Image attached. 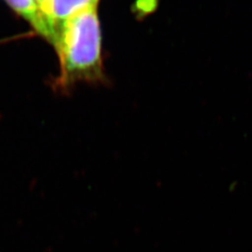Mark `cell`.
Instances as JSON below:
<instances>
[{
	"mask_svg": "<svg viewBox=\"0 0 252 252\" xmlns=\"http://www.w3.org/2000/svg\"><path fill=\"white\" fill-rule=\"evenodd\" d=\"M50 1H51V0H36L38 6H39V8H40V10H42V9H44L46 6L49 4ZM41 12H42V11H41Z\"/></svg>",
	"mask_w": 252,
	"mask_h": 252,
	"instance_id": "277c9868",
	"label": "cell"
},
{
	"mask_svg": "<svg viewBox=\"0 0 252 252\" xmlns=\"http://www.w3.org/2000/svg\"><path fill=\"white\" fill-rule=\"evenodd\" d=\"M53 46L60 63L57 85L68 88L79 81L104 80L97 8L77 14L56 31Z\"/></svg>",
	"mask_w": 252,
	"mask_h": 252,
	"instance_id": "6da1fadb",
	"label": "cell"
},
{
	"mask_svg": "<svg viewBox=\"0 0 252 252\" xmlns=\"http://www.w3.org/2000/svg\"><path fill=\"white\" fill-rule=\"evenodd\" d=\"M9 6L14 9L19 15L31 25L40 36L53 44L54 34L49 26L45 16L41 12L36 0H6Z\"/></svg>",
	"mask_w": 252,
	"mask_h": 252,
	"instance_id": "3957f363",
	"label": "cell"
},
{
	"mask_svg": "<svg viewBox=\"0 0 252 252\" xmlns=\"http://www.w3.org/2000/svg\"><path fill=\"white\" fill-rule=\"evenodd\" d=\"M98 2L99 0H51L41 11L53 31L54 41L57 29L63 23L82 11L97 8Z\"/></svg>",
	"mask_w": 252,
	"mask_h": 252,
	"instance_id": "7a4b0ae2",
	"label": "cell"
}]
</instances>
